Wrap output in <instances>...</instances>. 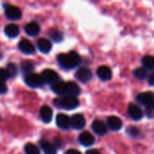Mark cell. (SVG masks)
I'll use <instances>...</instances> for the list:
<instances>
[{
    "label": "cell",
    "instance_id": "6da1fadb",
    "mask_svg": "<svg viewBox=\"0 0 154 154\" xmlns=\"http://www.w3.org/2000/svg\"><path fill=\"white\" fill-rule=\"evenodd\" d=\"M57 60L59 64L66 69H70L75 67H77L80 63V57L79 55L75 51H70L69 53H61L57 56Z\"/></svg>",
    "mask_w": 154,
    "mask_h": 154
},
{
    "label": "cell",
    "instance_id": "7a4b0ae2",
    "mask_svg": "<svg viewBox=\"0 0 154 154\" xmlns=\"http://www.w3.org/2000/svg\"><path fill=\"white\" fill-rule=\"evenodd\" d=\"M56 106L64 108L67 110H72L79 106V101L75 97H64L62 98H58L54 100Z\"/></svg>",
    "mask_w": 154,
    "mask_h": 154
},
{
    "label": "cell",
    "instance_id": "3957f363",
    "mask_svg": "<svg viewBox=\"0 0 154 154\" xmlns=\"http://www.w3.org/2000/svg\"><path fill=\"white\" fill-rule=\"evenodd\" d=\"M24 81L30 88H41L44 84V81L42 76L38 74H34V73L26 75L24 77Z\"/></svg>",
    "mask_w": 154,
    "mask_h": 154
},
{
    "label": "cell",
    "instance_id": "277c9868",
    "mask_svg": "<svg viewBox=\"0 0 154 154\" xmlns=\"http://www.w3.org/2000/svg\"><path fill=\"white\" fill-rule=\"evenodd\" d=\"M5 14L9 20L13 21L19 20L22 17V11L20 8L11 5H5Z\"/></svg>",
    "mask_w": 154,
    "mask_h": 154
},
{
    "label": "cell",
    "instance_id": "5b68a950",
    "mask_svg": "<svg viewBox=\"0 0 154 154\" xmlns=\"http://www.w3.org/2000/svg\"><path fill=\"white\" fill-rule=\"evenodd\" d=\"M42 78L44 83L46 82V83L51 84V85H53L54 83H56L60 80L59 75L57 74V72H55L54 70L50 69L42 71Z\"/></svg>",
    "mask_w": 154,
    "mask_h": 154
},
{
    "label": "cell",
    "instance_id": "8992f818",
    "mask_svg": "<svg viewBox=\"0 0 154 154\" xmlns=\"http://www.w3.org/2000/svg\"><path fill=\"white\" fill-rule=\"evenodd\" d=\"M75 77L79 81L82 83H87L92 79V72L90 69L87 68H81L76 72Z\"/></svg>",
    "mask_w": 154,
    "mask_h": 154
},
{
    "label": "cell",
    "instance_id": "52a82bcc",
    "mask_svg": "<svg viewBox=\"0 0 154 154\" xmlns=\"http://www.w3.org/2000/svg\"><path fill=\"white\" fill-rule=\"evenodd\" d=\"M85 125H86V120L81 114H76L70 118V126H72L76 130H80L84 128Z\"/></svg>",
    "mask_w": 154,
    "mask_h": 154
},
{
    "label": "cell",
    "instance_id": "ba28073f",
    "mask_svg": "<svg viewBox=\"0 0 154 154\" xmlns=\"http://www.w3.org/2000/svg\"><path fill=\"white\" fill-rule=\"evenodd\" d=\"M137 101L146 107L150 106H153V95L152 92H144L141 93L137 96Z\"/></svg>",
    "mask_w": 154,
    "mask_h": 154
},
{
    "label": "cell",
    "instance_id": "9c48e42d",
    "mask_svg": "<svg viewBox=\"0 0 154 154\" xmlns=\"http://www.w3.org/2000/svg\"><path fill=\"white\" fill-rule=\"evenodd\" d=\"M128 114H129L130 117L134 121L141 120L143 116L142 109L134 104H130V106L128 107Z\"/></svg>",
    "mask_w": 154,
    "mask_h": 154
},
{
    "label": "cell",
    "instance_id": "30bf717a",
    "mask_svg": "<svg viewBox=\"0 0 154 154\" xmlns=\"http://www.w3.org/2000/svg\"><path fill=\"white\" fill-rule=\"evenodd\" d=\"M80 94L79 87L74 82H68L66 83V89H65V97H75Z\"/></svg>",
    "mask_w": 154,
    "mask_h": 154
},
{
    "label": "cell",
    "instance_id": "8fae6325",
    "mask_svg": "<svg viewBox=\"0 0 154 154\" xmlns=\"http://www.w3.org/2000/svg\"><path fill=\"white\" fill-rule=\"evenodd\" d=\"M56 123L57 125L63 130H68L70 127V118L64 114H59L57 116Z\"/></svg>",
    "mask_w": 154,
    "mask_h": 154
},
{
    "label": "cell",
    "instance_id": "7c38bea8",
    "mask_svg": "<svg viewBox=\"0 0 154 154\" xmlns=\"http://www.w3.org/2000/svg\"><path fill=\"white\" fill-rule=\"evenodd\" d=\"M18 47L20 49V51L24 53V54H32L34 52V46L31 43L30 41L26 40V39H23L22 41H20L19 44H18Z\"/></svg>",
    "mask_w": 154,
    "mask_h": 154
},
{
    "label": "cell",
    "instance_id": "4fadbf2b",
    "mask_svg": "<svg viewBox=\"0 0 154 154\" xmlns=\"http://www.w3.org/2000/svg\"><path fill=\"white\" fill-rule=\"evenodd\" d=\"M40 117L43 123L49 124L52 119V110L49 106H43L40 109Z\"/></svg>",
    "mask_w": 154,
    "mask_h": 154
},
{
    "label": "cell",
    "instance_id": "5bb4252c",
    "mask_svg": "<svg viewBox=\"0 0 154 154\" xmlns=\"http://www.w3.org/2000/svg\"><path fill=\"white\" fill-rule=\"evenodd\" d=\"M107 125L112 131H119L123 126V123L119 117L112 116L107 118Z\"/></svg>",
    "mask_w": 154,
    "mask_h": 154
},
{
    "label": "cell",
    "instance_id": "9a60e30c",
    "mask_svg": "<svg viewBox=\"0 0 154 154\" xmlns=\"http://www.w3.org/2000/svg\"><path fill=\"white\" fill-rule=\"evenodd\" d=\"M79 143H80L82 145H84V146H91V145H93L94 143H95V138H94V136H93L91 134L88 133V132L82 133V134L79 135Z\"/></svg>",
    "mask_w": 154,
    "mask_h": 154
},
{
    "label": "cell",
    "instance_id": "2e32d148",
    "mask_svg": "<svg viewBox=\"0 0 154 154\" xmlns=\"http://www.w3.org/2000/svg\"><path fill=\"white\" fill-rule=\"evenodd\" d=\"M97 74L102 80H109L112 78V71L106 66H101L97 69Z\"/></svg>",
    "mask_w": 154,
    "mask_h": 154
},
{
    "label": "cell",
    "instance_id": "e0dca14e",
    "mask_svg": "<svg viewBox=\"0 0 154 154\" xmlns=\"http://www.w3.org/2000/svg\"><path fill=\"white\" fill-rule=\"evenodd\" d=\"M92 130L97 135H104L106 133V126L102 121L96 120L92 124Z\"/></svg>",
    "mask_w": 154,
    "mask_h": 154
},
{
    "label": "cell",
    "instance_id": "ac0fdd59",
    "mask_svg": "<svg viewBox=\"0 0 154 154\" xmlns=\"http://www.w3.org/2000/svg\"><path fill=\"white\" fill-rule=\"evenodd\" d=\"M25 32L30 35V36H36L39 34L40 32V26L38 25V23H34V22H32V23H29L25 25Z\"/></svg>",
    "mask_w": 154,
    "mask_h": 154
},
{
    "label": "cell",
    "instance_id": "d6986e66",
    "mask_svg": "<svg viewBox=\"0 0 154 154\" xmlns=\"http://www.w3.org/2000/svg\"><path fill=\"white\" fill-rule=\"evenodd\" d=\"M41 147L43 151L44 154H56L57 153V150L54 144H51V143H49L46 140H41L40 142Z\"/></svg>",
    "mask_w": 154,
    "mask_h": 154
},
{
    "label": "cell",
    "instance_id": "ffe728a7",
    "mask_svg": "<svg viewBox=\"0 0 154 154\" xmlns=\"http://www.w3.org/2000/svg\"><path fill=\"white\" fill-rule=\"evenodd\" d=\"M37 46L38 49L42 52V53H48L51 50V43L49 40L42 38L39 39L37 42Z\"/></svg>",
    "mask_w": 154,
    "mask_h": 154
},
{
    "label": "cell",
    "instance_id": "44dd1931",
    "mask_svg": "<svg viewBox=\"0 0 154 154\" xmlns=\"http://www.w3.org/2000/svg\"><path fill=\"white\" fill-rule=\"evenodd\" d=\"M5 33L10 37V38H14L19 34V27L15 23H10L7 24L5 28Z\"/></svg>",
    "mask_w": 154,
    "mask_h": 154
},
{
    "label": "cell",
    "instance_id": "7402d4cb",
    "mask_svg": "<svg viewBox=\"0 0 154 154\" xmlns=\"http://www.w3.org/2000/svg\"><path fill=\"white\" fill-rule=\"evenodd\" d=\"M51 89L54 93L60 96H65V89H66V83L59 80L58 82L51 85Z\"/></svg>",
    "mask_w": 154,
    "mask_h": 154
},
{
    "label": "cell",
    "instance_id": "603a6c76",
    "mask_svg": "<svg viewBox=\"0 0 154 154\" xmlns=\"http://www.w3.org/2000/svg\"><path fill=\"white\" fill-rule=\"evenodd\" d=\"M21 69L26 76L28 74L32 73V71L34 69V65L30 60H24V61H22V63H21Z\"/></svg>",
    "mask_w": 154,
    "mask_h": 154
},
{
    "label": "cell",
    "instance_id": "cb8c5ba5",
    "mask_svg": "<svg viewBox=\"0 0 154 154\" xmlns=\"http://www.w3.org/2000/svg\"><path fill=\"white\" fill-rule=\"evenodd\" d=\"M134 75L136 79L140 80H143L148 77V72H147V69L144 68H138L134 70Z\"/></svg>",
    "mask_w": 154,
    "mask_h": 154
},
{
    "label": "cell",
    "instance_id": "d4e9b609",
    "mask_svg": "<svg viewBox=\"0 0 154 154\" xmlns=\"http://www.w3.org/2000/svg\"><path fill=\"white\" fill-rule=\"evenodd\" d=\"M143 64L144 66V69H153L154 68V60L153 57L151 55H146L143 59Z\"/></svg>",
    "mask_w": 154,
    "mask_h": 154
},
{
    "label": "cell",
    "instance_id": "484cf974",
    "mask_svg": "<svg viewBox=\"0 0 154 154\" xmlns=\"http://www.w3.org/2000/svg\"><path fill=\"white\" fill-rule=\"evenodd\" d=\"M6 71L9 75V78H14L18 73L17 66L14 63H9V64H7Z\"/></svg>",
    "mask_w": 154,
    "mask_h": 154
},
{
    "label": "cell",
    "instance_id": "4316f807",
    "mask_svg": "<svg viewBox=\"0 0 154 154\" xmlns=\"http://www.w3.org/2000/svg\"><path fill=\"white\" fill-rule=\"evenodd\" d=\"M50 36H51V38L55 42H61L62 39H63L62 33H61L60 32L57 31V30H54V29H52V30L50 32Z\"/></svg>",
    "mask_w": 154,
    "mask_h": 154
},
{
    "label": "cell",
    "instance_id": "83f0119b",
    "mask_svg": "<svg viewBox=\"0 0 154 154\" xmlns=\"http://www.w3.org/2000/svg\"><path fill=\"white\" fill-rule=\"evenodd\" d=\"M24 152L26 154H40V151L32 143H27L24 147Z\"/></svg>",
    "mask_w": 154,
    "mask_h": 154
},
{
    "label": "cell",
    "instance_id": "f1b7e54d",
    "mask_svg": "<svg viewBox=\"0 0 154 154\" xmlns=\"http://www.w3.org/2000/svg\"><path fill=\"white\" fill-rule=\"evenodd\" d=\"M126 132H127V134H128L130 136H132V137H136V136H138L139 134H140V130H139L137 127H135V126H129V127L126 129Z\"/></svg>",
    "mask_w": 154,
    "mask_h": 154
},
{
    "label": "cell",
    "instance_id": "f546056e",
    "mask_svg": "<svg viewBox=\"0 0 154 154\" xmlns=\"http://www.w3.org/2000/svg\"><path fill=\"white\" fill-rule=\"evenodd\" d=\"M8 79H9V75H8L6 69H1V68H0V81L5 82V81L7 80Z\"/></svg>",
    "mask_w": 154,
    "mask_h": 154
},
{
    "label": "cell",
    "instance_id": "4dcf8cb0",
    "mask_svg": "<svg viewBox=\"0 0 154 154\" xmlns=\"http://www.w3.org/2000/svg\"><path fill=\"white\" fill-rule=\"evenodd\" d=\"M153 106H150L146 107V115L149 118L153 117Z\"/></svg>",
    "mask_w": 154,
    "mask_h": 154
},
{
    "label": "cell",
    "instance_id": "1f68e13d",
    "mask_svg": "<svg viewBox=\"0 0 154 154\" xmlns=\"http://www.w3.org/2000/svg\"><path fill=\"white\" fill-rule=\"evenodd\" d=\"M7 91V87L5 82L0 81V94H5Z\"/></svg>",
    "mask_w": 154,
    "mask_h": 154
},
{
    "label": "cell",
    "instance_id": "d6a6232c",
    "mask_svg": "<svg viewBox=\"0 0 154 154\" xmlns=\"http://www.w3.org/2000/svg\"><path fill=\"white\" fill-rule=\"evenodd\" d=\"M65 154H81L80 152L77 151V150H73V149H70V150H68Z\"/></svg>",
    "mask_w": 154,
    "mask_h": 154
},
{
    "label": "cell",
    "instance_id": "836d02e7",
    "mask_svg": "<svg viewBox=\"0 0 154 154\" xmlns=\"http://www.w3.org/2000/svg\"><path fill=\"white\" fill-rule=\"evenodd\" d=\"M86 154H101L98 151H97V150H89V151H88Z\"/></svg>",
    "mask_w": 154,
    "mask_h": 154
},
{
    "label": "cell",
    "instance_id": "e575fe53",
    "mask_svg": "<svg viewBox=\"0 0 154 154\" xmlns=\"http://www.w3.org/2000/svg\"><path fill=\"white\" fill-rule=\"evenodd\" d=\"M149 83H150L152 86H153V74H152V75L150 76V78H149Z\"/></svg>",
    "mask_w": 154,
    "mask_h": 154
}]
</instances>
